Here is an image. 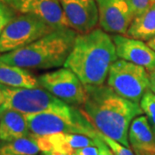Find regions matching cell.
Listing matches in <instances>:
<instances>
[{"label":"cell","instance_id":"23","mask_svg":"<svg viewBox=\"0 0 155 155\" xmlns=\"http://www.w3.org/2000/svg\"><path fill=\"white\" fill-rule=\"evenodd\" d=\"M99 150L97 146H90L84 148L75 150L72 155H98Z\"/></svg>","mask_w":155,"mask_h":155},{"label":"cell","instance_id":"16","mask_svg":"<svg viewBox=\"0 0 155 155\" xmlns=\"http://www.w3.org/2000/svg\"><path fill=\"white\" fill-rule=\"evenodd\" d=\"M126 35L130 38L140 41L154 38L155 3H152L146 11L134 17Z\"/></svg>","mask_w":155,"mask_h":155},{"label":"cell","instance_id":"26","mask_svg":"<svg viewBox=\"0 0 155 155\" xmlns=\"http://www.w3.org/2000/svg\"><path fill=\"white\" fill-rule=\"evenodd\" d=\"M42 155H67L65 153H61L56 151H48V152H42Z\"/></svg>","mask_w":155,"mask_h":155},{"label":"cell","instance_id":"3","mask_svg":"<svg viewBox=\"0 0 155 155\" xmlns=\"http://www.w3.org/2000/svg\"><path fill=\"white\" fill-rule=\"evenodd\" d=\"M77 35L72 28H56L30 44L0 55V61L22 68L60 67L70 54Z\"/></svg>","mask_w":155,"mask_h":155},{"label":"cell","instance_id":"19","mask_svg":"<svg viewBox=\"0 0 155 155\" xmlns=\"http://www.w3.org/2000/svg\"><path fill=\"white\" fill-rule=\"evenodd\" d=\"M97 134H98L100 138L104 141V143L110 148V150L115 155H134L133 153V152L128 147H125L124 145L119 143L118 141L106 136V135L101 134L98 131H97Z\"/></svg>","mask_w":155,"mask_h":155},{"label":"cell","instance_id":"24","mask_svg":"<svg viewBox=\"0 0 155 155\" xmlns=\"http://www.w3.org/2000/svg\"><path fill=\"white\" fill-rule=\"evenodd\" d=\"M133 149L136 155H155V149Z\"/></svg>","mask_w":155,"mask_h":155},{"label":"cell","instance_id":"13","mask_svg":"<svg viewBox=\"0 0 155 155\" xmlns=\"http://www.w3.org/2000/svg\"><path fill=\"white\" fill-rule=\"evenodd\" d=\"M30 134L23 114L18 111L0 109V140L11 141Z\"/></svg>","mask_w":155,"mask_h":155},{"label":"cell","instance_id":"20","mask_svg":"<svg viewBox=\"0 0 155 155\" xmlns=\"http://www.w3.org/2000/svg\"><path fill=\"white\" fill-rule=\"evenodd\" d=\"M16 12L5 2L0 1V35L6 25L16 17Z\"/></svg>","mask_w":155,"mask_h":155},{"label":"cell","instance_id":"7","mask_svg":"<svg viewBox=\"0 0 155 155\" xmlns=\"http://www.w3.org/2000/svg\"><path fill=\"white\" fill-rule=\"evenodd\" d=\"M54 29L56 28L34 15L16 16L0 35V53H9L25 47Z\"/></svg>","mask_w":155,"mask_h":155},{"label":"cell","instance_id":"22","mask_svg":"<svg viewBox=\"0 0 155 155\" xmlns=\"http://www.w3.org/2000/svg\"><path fill=\"white\" fill-rule=\"evenodd\" d=\"M93 138L96 139V140H97V147H98V150H99L98 155H115L113 153V152L110 151V148L104 143V141L98 136L97 134Z\"/></svg>","mask_w":155,"mask_h":155},{"label":"cell","instance_id":"21","mask_svg":"<svg viewBox=\"0 0 155 155\" xmlns=\"http://www.w3.org/2000/svg\"><path fill=\"white\" fill-rule=\"evenodd\" d=\"M133 12L134 16H137L146 11L153 3L151 0H124Z\"/></svg>","mask_w":155,"mask_h":155},{"label":"cell","instance_id":"5","mask_svg":"<svg viewBox=\"0 0 155 155\" xmlns=\"http://www.w3.org/2000/svg\"><path fill=\"white\" fill-rule=\"evenodd\" d=\"M0 91L4 95L1 110L10 109L23 115H31L44 111L65 113L74 108L43 88H16L0 84Z\"/></svg>","mask_w":155,"mask_h":155},{"label":"cell","instance_id":"29","mask_svg":"<svg viewBox=\"0 0 155 155\" xmlns=\"http://www.w3.org/2000/svg\"><path fill=\"white\" fill-rule=\"evenodd\" d=\"M151 1H152L153 3H155V0H151Z\"/></svg>","mask_w":155,"mask_h":155},{"label":"cell","instance_id":"14","mask_svg":"<svg viewBox=\"0 0 155 155\" xmlns=\"http://www.w3.org/2000/svg\"><path fill=\"white\" fill-rule=\"evenodd\" d=\"M0 84L16 88H37L38 78L31 72L17 66H11L0 61Z\"/></svg>","mask_w":155,"mask_h":155},{"label":"cell","instance_id":"9","mask_svg":"<svg viewBox=\"0 0 155 155\" xmlns=\"http://www.w3.org/2000/svg\"><path fill=\"white\" fill-rule=\"evenodd\" d=\"M13 10L42 19L54 28H70L59 0H5Z\"/></svg>","mask_w":155,"mask_h":155},{"label":"cell","instance_id":"27","mask_svg":"<svg viewBox=\"0 0 155 155\" xmlns=\"http://www.w3.org/2000/svg\"><path fill=\"white\" fill-rule=\"evenodd\" d=\"M147 44L149 46L150 48H152L153 50H154L155 51V37L154 38L151 39V40H149L148 41H147Z\"/></svg>","mask_w":155,"mask_h":155},{"label":"cell","instance_id":"1","mask_svg":"<svg viewBox=\"0 0 155 155\" xmlns=\"http://www.w3.org/2000/svg\"><path fill=\"white\" fill-rule=\"evenodd\" d=\"M86 100L81 110L101 134L130 148V122L143 111L138 103L122 97L109 86L86 85Z\"/></svg>","mask_w":155,"mask_h":155},{"label":"cell","instance_id":"4","mask_svg":"<svg viewBox=\"0 0 155 155\" xmlns=\"http://www.w3.org/2000/svg\"><path fill=\"white\" fill-rule=\"evenodd\" d=\"M29 133L35 136H46L58 133L81 134L95 137L97 130L90 122L80 109L73 108L69 112L44 111L24 115Z\"/></svg>","mask_w":155,"mask_h":155},{"label":"cell","instance_id":"17","mask_svg":"<svg viewBox=\"0 0 155 155\" xmlns=\"http://www.w3.org/2000/svg\"><path fill=\"white\" fill-rule=\"evenodd\" d=\"M40 148L32 135L11 141L0 140V155H37Z\"/></svg>","mask_w":155,"mask_h":155},{"label":"cell","instance_id":"25","mask_svg":"<svg viewBox=\"0 0 155 155\" xmlns=\"http://www.w3.org/2000/svg\"><path fill=\"white\" fill-rule=\"evenodd\" d=\"M150 80V90L155 94V69L149 72Z\"/></svg>","mask_w":155,"mask_h":155},{"label":"cell","instance_id":"2","mask_svg":"<svg viewBox=\"0 0 155 155\" xmlns=\"http://www.w3.org/2000/svg\"><path fill=\"white\" fill-rule=\"evenodd\" d=\"M116 60L112 36L94 28L88 33L78 34L64 66L72 70L84 86L102 85Z\"/></svg>","mask_w":155,"mask_h":155},{"label":"cell","instance_id":"12","mask_svg":"<svg viewBox=\"0 0 155 155\" xmlns=\"http://www.w3.org/2000/svg\"><path fill=\"white\" fill-rule=\"evenodd\" d=\"M116 55L124 61L145 67L147 72L155 69V51L143 41L130 38L122 35L112 36Z\"/></svg>","mask_w":155,"mask_h":155},{"label":"cell","instance_id":"10","mask_svg":"<svg viewBox=\"0 0 155 155\" xmlns=\"http://www.w3.org/2000/svg\"><path fill=\"white\" fill-rule=\"evenodd\" d=\"M99 24L104 31L126 35L133 21V12L124 0H96Z\"/></svg>","mask_w":155,"mask_h":155},{"label":"cell","instance_id":"6","mask_svg":"<svg viewBox=\"0 0 155 155\" xmlns=\"http://www.w3.org/2000/svg\"><path fill=\"white\" fill-rule=\"evenodd\" d=\"M107 84L116 94L139 104L150 89L149 73L141 66L116 60L110 68Z\"/></svg>","mask_w":155,"mask_h":155},{"label":"cell","instance_id":"15","mask_svg":"<svg viewBox=\"0 0 155 155\" xmlns=\"http://www.w3.org/2000/svg\"><path fill=\"white\" fill-rule=\"evenodd\" d=\"M128 139L133 148L155 149V134L145 116L135 117L129 127Z\"/></svg>","mask_w":155,"mask_h":155},{"label":"cell","instance_id":"8","mask_svg":"<svg viewBox=\"0 0 155 155\" xmlns=\"http://www.w3.org/2000/svg\"><path fill=\"white\" fill-rule=\"evenodd\" d=\"M40 85L71 106H82L87 93L85 86L72 70L67 67L44 73L38 77Z\"/></svg>","mask_w":155,"mask_h":155},{"label":"cell","instance_id":"11","mask_svg":"<svg viewBox=\"0 0 155 155\" xmlns=\"http://www.w3.org/2000/svg\"><path fill=\"white\" fill-rule=\"evenodd\" d=\"M70 28L79 34L94 29L99 21L96 0H59Z\"/></svg>","mask_w":155,"mask_h":155},{"label":"cell","instance_id":"28","mask_svg":"<svg viewBox=\"0 0 155 155\" xmlns=\"http://www.w3.org/2000/svg\"><path fill=\"white\" fill-rule=\"evenodd\" d=\"M3 103H4V95L2 93V91H0V105H2Z\"/></svg>","mask_w":155,"mask_h":155},{"label":"cell","instance_id":"18","mask_svg":"<svg viewBox=\"0 0 155 155\" xmlns=\"http://www.w3.org/2000/svg\"><path fill=\"white\" fill-rule=\"evenodd\" d=\"M140 106L143 113L146 114L150 126L155 134V94L150 89L146 91L140 99Z\"/></svg>","mask_w":155,"mask_h":155},{"label":"cell","instance_id":"30","mask_svg":"<svg viewBox=\"0 0 155 155\" xmlns=\"http://www.w3.org/2000/svg\"><path fill=\"white\" fill-rule=\"evenodd\" d=\"M0 1H4V2H5V0H0Z\"/></svg>","mask_w":155,"mask_h":155}]
</instances>
